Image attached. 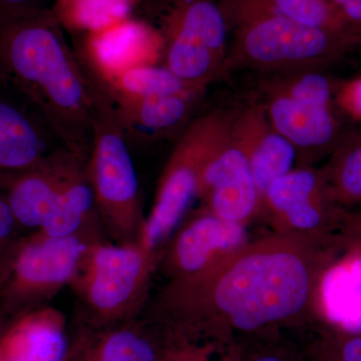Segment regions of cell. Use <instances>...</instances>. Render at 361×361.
<instances>
[{
    "label": "cell",
    "instance_id": "1",
    "mask_svg": "<svg viewBox=\"0 0 361 361\" xmlns=\"http://www.w3.org/2000/svg\"><path fill=\"white\" fill-rule=\"evenodd\" d=\"M344 254L274 232L191 276L169 280L141 317L173 334L228 346L322 322L320 286Z\"/></svg>",
    "mask_w": 361,
    "mask_h": 361
},
{
    "label": "cell",
    "instance_id": "2",
    "mask_svg": "<svg viewBox=\"0 0 361 361\" xmlns=\"http://www.w3.org/2000/svg\"><path fill=\"white\" fill-rule=\"evenodd\" d=\"M0 87L25 102L61 146L89 159L90 78L51 6L0 14Z\"/></svg>",
    "mask_w": 361,
    "mask_h": 361
},
{
    "label": "cell",
    "instance_id": "3",
    "mask_svg": "<svg viewBox=\"0 0 361 361\" xmlns=\"http://www.w3.org/2000/svg\"><path fill=\"white\" fill-rule=\"evenodd\" d=\"M234 30L236 54L249 66L271 70L308 68L341 61L361 49V35L302 25L265 0H219Z\"/></svg>",
    "mask_w": 361,
    "mask_h": 361
},
{
    "label": "cell",
    "instance_id": "4",
    "mask_svg": "<svg viewBox=\"0 0 361 361\" xmlns=\"http://www.w3.org/2000/svg\"><path fill=\"white\" fill-rule=\"evenodd\" d=\"M158 259L139 241H94L70 285L80 304L75 324L103 329L139 318L151 298Z\"/></svg>",
    "mask_w": 361,
    "mask_h": 361
},
{
    "label": "cell",
    "instance_id": "5",
    "mask_svg": "<svg viewBox=\"0 0 361 361\" xmlns=\"http://www.w3.org/2000/svg\"><path fill=\"white\" fill-rule=\"evenodd\" d=\"M87 68L92 97L87 174L102 225L118 243L137 242L146 217L139 180L108 92Z\"/></svg>",
    "mask_w": 361,
    "mask_h": 361
},
{
    "label": "cell",
    "instance_id": "6",
    "mask_svg": "<svg viewBox=\"0 0 361 361\" xmlns=\"http://www.w3.org/2000/svg\"><path fill=\"white\" fill-rule=\"evenodd\" d=\"M232 122L233 116L211 111L194 118L180 135L161 173L139 240L158 257L197 199L202 173L227 141Z\"/></svg>",
    "mask_w": 361,
    "mask_h": 361
},
{
    "label": "cell",
    "instance_id": "7",
    "mask_svg": "<svg viewBox=\"0 0 361 361\" xmlns=\"http://www.w3.org/2000/svg\"><path fill=\"white\" fill-rule=\"evenodd\" d=\"M94 228L66 237L37 231L16 242L0 270V307L11 317L49 305L75 279L90 245L101 239Z\"/></svg>",
    "mask_w": 361,
    "mask_h": 361
},
{
    "label": "cell",
    "instance_id": "8",
    "mask_svg": "<svg viewBox=\"0 0 361 361\" xmlns=\"http://www.w3.org/2000/svg\"><path fill=\"white\" fill-rule=\"evenodd\" d=\"M160 11L165 68L195 89L203 90L224 61L228 26L215 0H153Z\"/></svg>",
    "mask_w": 361,
    "mask_h": 361
},
{
    "label": "cell",
    "instance_id": "9",
    "mask_svg": "<svg viewBox=\"0 0 361 361\" xmlns=\"http://www.w3.org/2000/svg\"><path fill=\"white\" fill-rule=\"evenodd\" d=\"M260 213L266 214L274 232L348 249L351 212L334 201L324 169H293L273 180Z\"/></svg>",
    "mask_w": 361,
    "mask_h": 361
},
{
    "label": "cell",
    "instance_id": "10",
    "mask_svg": "<svg viewBox=\"0 0 361 361\" xmlns=\"http://www.w3.org/2000/svg\"><path fill=\"white\" fill-rule=\"evenodd\" d=\"M248 241L247 225L223 219L203 208L178 227L159 255L157 270L167 281L191 276Z\"/></svg>",
    "mask_w": 361,
    "mask_h": 361
},
{
    "label": "cell",
    "instance_id": "11",
    "mask_svg": "<svg viewBox=\"0 0 361 361\" xmlns=\"http://www.w3.org/2000/svg\"><path fill=\"white\" fill-rule=\"evenodd\" d=\"M87 163L59 146L32 169L0 173V191L18 225L39 230L73 176Z\"/></svg>",
    "mask_w": 361,
    "mask_h": 361
},
{
    "label": "cell",
    "instance_id": "12",
    "mask_svg": "<svg viewBox=\"0 0 361 361\" xmlns=\"http://www.w3.org/2000/svg\"><path fill=\"white\" fill-rule=\"evenodd\" d=\"M197 199L223 219L248 226L260 213L261 201L245 151L232 137L202 173Z\"/></svg>",
    "mask_w": 361,
    "mask_h": 361
},
{
    "label": "cell",
    "instance_id": "13",
    "mask_svg": "<svg viewBox=\"0 0 361 361\" xmlns=\"http://www.w3.org/2000/svg\"><path fill=\"white\" fill-rule=\"evenodd\" d=\"M80 39L75 51L99 80L140 66H155L163 56L160 32L140 18L120 21Z\"/></svg>",
    "mask_w": 361,
    "mask_h": 361
},
{
    "label": "cell",
    "instance_id": "14",
    "mask_svg": "<svg viewBox=\"0 0 361 361\" xmlns=\"http://www.w3.org/2000/svg\"><path fill=\"white\" fill-rule=\"evenodd\" d=\"M59 146L40 116L20 97L0 87V173L32 169Z\"/></svg>",
    "mask_w": 361,
    "mask_h": 361
},
{
    "label": "cell",
    "instance_id": "15",
    "mask_svg": "<svg viewBox=\"0 0 361 361\" xmlns=\"http://www.w3.org/2000/svg\"><path fill=\"white\" fill-rule=\"evenodd\" d=\"M231 135L245 151L262 202L271 183L293 170L297 149L272 127L260 104L233 116Z\"/></svg>",
    "mask_w": 361,
    "mask_h": 361
},
{
    "label": "cell",
    "instance_id": "16",
    "mask_svg": "<svg viewBox=\"0 0 361 361\" xmlns=\"http://www.w3.org/2000/svg\"><path fill=\"white\" fill-rule=\"evenodd\" d=\"M71 353L66 316L49 305L13 317L0 339V361H68Z\"/></svg>",
    "mask_w": 361,
    "mask_h": 361
},
{
    "label": "cell",
    "instance_id": "17",
    "mask_svg": "<svg viewBox=\"0 0 361 361\" xmlns=\"http://www.w3.org/2000/svg\"><path fill=\"white\" fill-rule=\"evenodd\" d=\"M71 334L68 361L160 360V330L141 316L109 329H92L75 324Z\"/></svg>",
    "mask_w": 361,
    "mask_h": 361
},
{
    "label": "cell",
    "instance_id": "18",
    "mask_svg": "<svg viewBox=\"0 0 361 361\" xmlns=\"http://www.w3.org/2000/svg\"><path fill=\"white\" fill-rule=\"evenodd\" d=\"M201 94L202 90H195L178 94L110 97L130 146L156 141L182 127Z\"/></svg>",
    "mask_w": 361,
    "mask_h": 361
},
{
    "label": "cell",
    "instance_id": "19",
    "mask_svg": "<svg viewBox=\"0 0 361 361\" xmlns=\"http://www.w3.org/2000/svg\"><path fill=\"white\" fill-rule=\"evenodd\" d=\"M331 104L300 99L276 87L264 106L272 127L296 149L314 151L336 142L339 127Z\"/></svg>",
    "mask_w": 361,
    "mask_h": 361
},
{
    "label": "cell",
    "instance_id": "20",
    "mask_svg": "<svg viewBox=\"0 0 361 361\" xmlns=\"http://www.w3.org/2000/svg\"><path fill=\"white\" fill-rule=\"evenodd\" d=\"M101 223L94 192L87 174V163L77 171L59 195L51 214L37 231L51 237H66Z\"/></svg>",
    "mask_w": 361,
    "mask_h": 361
},
{
    "label": "cell",
    "instance_id": "21",
    "mask_svg": "<svg viewBox=\"0 0 361 361\" xmlns=\"http://www.w3.org/2000/svg\"><path fill=\"white\" fill-rule=\"evenodd\" d=\"M54 9L65 30L78 37L99 32L120 21L137 18L144 0H54Z\"/></svg>",
    "mask_w": 361,
    "mask_h": 361
},
{
    "label": "cell",
    "instance_id": "22",
    "mask_svg": "<svg viewBox=\"0 0 361 361\" xmlns=\"http://www.w3.org/2000/svg\"><path fill=\"white\" fill-rule=\"evenodd\" d=\"M323 169L337 205L351 213L361 211V141L341 145Z\"/></svg>",
    "mask_w": 361,
    "mask_h": 361
},
{
    "label": "cell",
    "instance_id": "23",
    "mask_svg": "<svg viewBox=\"0 0 361 361\" xmlns=\"http://www.w3.org/2000/svg\"><path fill=\"white\" fill-rule=\"evenodd\" d=\"M300 348L305 361H361V331L322 322L311 327Z\"/></svg>",
    "mask_w": 361,
    "mask_h": 361
},
{
    "label": "cell",
    "instance_id": "24",
    "mask_svg": "<svg viewBox=\"0 0 361 361\" xmlns=\"http://www.w3.org/2000/svg\"><path fill=\"white\" fill-rule=\"evenodd\" d=\"M278 13L302 25L331 32L361 35L329 0H265Z\"/></svg>",
    "mask_w": 361,
    "mask_h": 361
},
{
    "label": "cell",
    "instance_id": "25",
    "mask_svg": "<svg viewBox=\"0 0 361 361\" xmlns=\"http://www.w3.org/2000/svg\"><path fill=\"white\" fill-rule=\"evenodd\" d=\"M157 326V325H156ZM158 327V326H157ZM159 361H238L239 349L217 342L189 338L161 329Z\"/></svg>",
    "mask_w": 361,
    "mask_h": 361
},
{
    "label": "cell",
    "instance_id": "26",
    "mask_svg": "<svg viewBox=\"0 0 361 361\" xmlns=\"http://www.w3.org/2000/svg\"><path fill=\"white\" fill-rule=\"evenodd\" d=\"M238 361H305L300 348L282 336L254 339L240 344Z\"/></svg>",
    "mask_w": 361,
    "mask_h": 361
},
{
    "label": "cell",
    "instance_id": "27",
    "mask_svg": "<svg viewBox=\"0 0 361 361\" xmlns=\"http://www.w3.org/2000/svg\"><path fill=\"white\" fill-rule=\"evenodd\" d=\"M337 101L348 115L361 121V77L342 85Z\"/></svg>",
    "mask_w": 361,
    "mask_h": 361
},
{
    "label": "cell",
    "instance_id": "28",
    "mask_svg": "<svg viewBox=\"0 0 361 361\" xmlns=\"http://www.w3.org/2000/svg\"><path fill=\"white\" fill-rule=\"evenodd\" d=\"M353 25L361 28V0H329Z\"/></svg>",
    "mask_w": 361,
    "mask_h": 361
},
{
    "label": "cell",
    "instance_id": "29",
    "mask_svg": "<svg viewBox=\"0 0 361 361\" xmlns=\"http://www.w3.org/2000/svg\"><path fill=\"white\" fill-rule=\"evenodd\" d=\"M45 1L47 0H0V14L18 13L49 6Z\"/></svg>",
    "mask_w": 361,
    "mask_h": 361
},
{
    "label": "cell",
    "instance_id": "30",
    "mask_svg": "<svg viewBox=\"0 0 361 361\" xmlns=\"http://www.w3.org/2000/svg\"><path fill=\"white\" fill-rule=\"evenodd\" d=\"M348 249L357 252L361 255V222L351 213L350 229H349Z\"/></svg>",
    "mask_w": 361,
    "mask_h": 361
},
{
    "label": "cell",
    "instance_id": "31",
    "mask_svg": "<svg viewBox=\"0 0 361 361\" xmlns=\"http://www.w3.org/2000/svg\"><path fill=\"white\" fill-rule=\"evenodd\" d=\"M13 318L0 307V339L4 336V332L6 331L7 327L11 324Z\"/></svg>",
    "mask_w": 361,
    "mask_h": 361
},
{
    "label": "cell",
    "instance_id": "32",
    "mask_svg": "<svg viewBox=\"0 0 361 361\" xmlns=\"http://www.w3.org/2000/svg\"><path fill=\"white\" fill-rule=\"evenodd\" d=\"M353 215L355 216L356 219H358L361 222V211H358V212L353 213Z\"/></svg>",
    "mask_w": 361,
    "mask_h": 361
}]
</instances>
